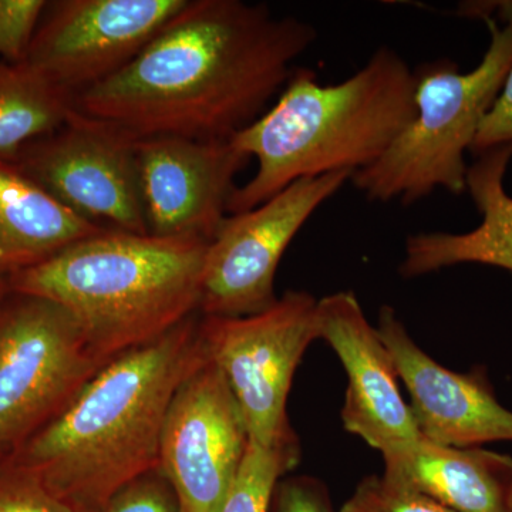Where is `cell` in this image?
<instances>
[{
	"mask_svg": "<svg viewBox=\"0 0 512 512\" xmlns=\"http://www.w3.org/2000/svg\"><path fill=\"white\" fill-rule=\"evenodd\" d=\"M512 146H501L478 157L468 167L470 192L481 224L463 234L421 232L410 235L400 274L404 278L431 274L461 264H481L512 272V197L504 187Z\"/></svg>",
	"mask_w": 512,
	"mask_h": 512,
	"instance_id": "15",
	"label": "cell"
},
{
	"mask_svg": "<svg viewBox=\"0 0 512 512\" xmlns=\"http://www.w3.org/2000/svg\"><path fill=\"white\" fill-rule=\"evenodd\" d=\"M106 229L77 217L15 165L0 161V279Z\"/></svg>",
	"mask_w": 512,
	"mask_h": 512,
	"instance_id": "17",
	"label": "cell"
},
{
	"mask_svg": "<svg viewBox=\"0 0 512 512\" xmlns=\"http://www.w3.org/2000/svg\"><path fill=\"white\" fill-rule=\"evenodd\" d=\"M248 444L241 407L208 356L175 393L161 434L158 471L180 512H221Z\"/></svg>",
	"mask_w": 512,
	"mask_h": 512,
	"instance_id": "10",
	"label": "cell"
},
{
	"mask_svg": "<svg viewBox=\"0 0 512 512\" xmlns=\"http://www.w3.org/2000/svg\"><path fill=\"white\" fill-rule=\"evenodd\" d=\"M275 512H338L328 490L311 477H292L276 485Z\"/></svg>",
	"mask_w": 512,
	"mask_h": 512,
	"instance_id": "25",
	"label": "cell"
},
{
	"mask_svg": "<svg viewBox=\"0 0 512 512\" xmlns=\"http://www.w3.org/2000/svg\"><path fill=\"white\" fill-rule=\"evenodd\" d=\"M0 512H74L18 466L0 467Z\"/></svg>",
	"mask_w": 512,
	"mask_h": 512,
	"instance_id": "22",
	"label": "cell"
},
{
	"mask_svg": "<svg viewBox=\"0 0 512 512\" xmlns=\"http://www.w3.org/2000/svg\"><path fill=\"white\" fill-rule=\"evenodd\" d=\"M187 2L59 0L47 3L23 63L74 96L124 69Z\"/></svg>",
	"mask_w": 512,
	"mask_h": 512,
	"instance_id": "11",
	"label": "cell"
},
{
	"mask_svg": "<svg viewBox=\"0 0 512 512\" xmlns=\"http://www.w3.org/2000/svg\"><path fill=\"white\" fill-rule=\"evenodd\" d=\"M316 37L265 3L188 0L124 69L74 94V110L136 140H231L265 113Z\"/></svg>",
	"mask_w": 512,
	"mask_h": 512,
	"instance_id": "1",
	"label": "cell"
},
{
	"mask_svg": "<svg viewBox=\"0 0 512 512\" xmlns=\"http://www.w3.org/2000/svg\"><path fill=\"white\" fill-rule=\"evenodd\" d=\"M414 93L416 73L390 47L338 84L293 70L274 106L231 138L258 168L235 188L228 214L254 210L301 178L355 174L376 163L416 117Z\"/></svg>",
	"mask_w": 512,
	"mask_h": 512,
	"instance_id": "3",
	"label": "cell"
},
{
	"mask_svg": "<svg viewBox=\"0 0 512 512\" xmlns=\"http://www.w3.org/2000/svg\"><path fill=\"white\" fill-rule=\"evenodd\" d=\"M507 507H508V512H512V481L510 483V487H508Z\"/></svg>",
	"mask_w": 512,
	"mask_h": 512,
	"instance_id": "27",
	"label": "cell"
},
{
	"mask_svg": "<svg viewBox=\"0 0 512 512\" xmlns=\"http://www.w3.org/2000/svg\"><path fill=\"white\" fill-rule=\"evenodd\" d=\"M318 330L319 339L335 350L348 375L345 429L382 454L419 439L412 410L400 394L392 355L355 293L336 292L320 299Z\"/></svg>",
	"mask_w": 512,
	"mask_h": 512,
	"instance_id": "14",
	"label": "cell"
},
{
	"mask_svg": "<svg viewBox=\"0 0 512 512\" xmlns=\"http://www.w3.org/2000/svg\"><path fill=\"white\" fill-rule=\"evenodd\" d=\"M47 3L45 0H0V60L25 62Z\"/></svg>",
	"mask_w": 512,
	"mask_h": 512,
	"instance_id": "21",
	"label": "cell"
},
{
	"mask_svg": "<svg viewBox=\"0 0 512 512\" xmlns=\"http://www.w3.org/2000/svg\"><path fill=\"white\" fill-rule=\"evenodd\" d=\"M208 244L106 229L6 282L63 306L107 365L200 311Z\"/></svg>",
	"mask_w": 512,
	"mask_h": 512,
	"instance_id": "4",
	"label": "cell"
},
{
	"mask_svg": "<svg viewBox=\"0 0 512 512\" xmlns=\"http://www.w3.org/2000/svg\"><path fill=\"white\" fill-rule=\"evenodd\" d=\"M73 96L28 63L0 60V161L12 163L37 138L70 119Z\"/></svg>",
	"mask_w": 512,
	"mask_h": 512,
	"instance_id": "18",
	"label": "cell"
},
{
	"mask_svg": "<svg viewBox=\"0 0 512 512\" xmlns=\"http://www.w3.org/2000/svg\"><path fill=\"white\" fill-rule=\"evenodd\" d=\"M338 512H456L417 491L369 476L357 485Z\"/></svg>",
	"mask_w": 512,
	"mask_h": 512,
	"instance_id": "20",
	"label": "cell"
},
{
	"mask_svg": "<svg viewBox=\"0 0 512 512\" xmlns=\"http://www.w3.org/2000/svg\"><path fill=\"white\" fill-rule=\"evenodd\" d=\"M101 512H180V508L170 483L160 471H153L117 491Z\"/></svg>",
	"mask_w": 512,
	"mask_h": 512,
	"instance_id": "23",
	"label": "cell"
},
{
	"mask_svg": "<svg viewBox=\"0 0 512 512\" xmlns=\"http://www.w3.org/2000/svg\"><path fill=\"white\" fill-rule=\"evenodd\" d=\"M501 146H512V67L493 106L481 120L470 151L480 157Z\"/></svg>",
	"mask_w": 512,
	"mask_h": 512,
	"instance_id": "24",
	"label": "cell"
},
{
	"mask_svg": "<svg viewBox=\"0 0 512 512\" xmlns=\"http://www.w3.org/2000/svg\"><path fill=\"white\" fill-rule=\"evenodd\" d=\"M200 335L244 414L249 441L265 448L296 439L286 416L293 376L319 339L318 301L288 291L256 315L204 316Z\"/></svg>",
	"mask_w": 512,
	"mask_h": 512,
	"instance_id": "7",
	"label": "cell"
},
{
	"mask_svg": "<svg viewBox=\"0 0 512 512\" xmlns=\"http://www.w3.org/2000/svg\"><path fill=\"white\" fill-rule=\"evenodd\" d=\"M8 282L5 279H0V299L5 296V293L8 292Z\"/></svg>",
	"mask_w": 512,
	"mask_h": 512,
	"instance_id": "26",
	"label": "cell"
},
{
	"mask_svg": "<svg viewBox=\"0 0 512 512\" xmlns=\"http://www.w3.org/2000/svg\"><path fill=\"white\" fill-rule=\"evenodd\" d=\"M104 365L59 303L0 299V467L74 402Z\"/></svg>",
	"mask_w": 512,
	"mask_h": 512,
	"instance_id": "6",
	"label": "cell"
},
{
	"mask_svg": "<svg viewBox=\"0 0 512 512\" xmlns=\"http://www.w3.org/2000/svg\"><path fill=\"white\" fill-rule=\"evenodd\" d=\"M136 151L148 234L211 242L228 217L247 154L231 140L173 136L138 138Z\"/></svg>",
	"mask_w": 512,
	"mask_h": 512,
	"instance_id": "12",
	"label": "cell"
},
{
	"mask_svg": "<svg viewBox=\"0 0 512 512\" xmlns=\"http://www.w3.org/2000/svg\"><path fill=\"white\" fill-rule=\"evenodd\" d=\"M386 480L456 512H508L512 458L419 439L383 453Z\"/></svg>",
	"mask_w": 512,
	"mask_h": 512,
	"instance_id": "16",
	"label": "cell"
},
{
	"mask_svg": "<svg viewBox=\"0 0 512 512\" xmlns=\"http://www.w3.org/2000/svg\"><path fill=\"white\" fill-rule=\"evenodd\" d=\"M352 175L301 178L254 210L228 215L205 254L202 315L239 318L271 308L276 271L292 239Z\"/></svg>",
	"mask_w": 512,
	"mask_h": 512,
	"instance_id": "9",
	"label": "cell"
},
{
	"mask_svg": "<svg viewBox=\"0 0 512 512\" xmlns=\"http://www.w3.org/2000/svg\"><path fill=\"white\" fill-rule=\"evenodd\" d=\"M298 437L272 448L249 441L237 480L221 512H269L279 480L298 464Z\"/></svg>",
	"mask_w": 512,
	"mask_h": 512,
	"instance_id": "19",
	"label": "cell"
},
{
	"mask_svg": "<svg viewBox=\"0 0 512 512\" xmlns=\"http://www.w3.org/2000/svg\"><path fill=\"white\" fill-rule=\"evenodd\" d=\"M10 164L77 217L148 234L136 138L113 124L74 110L62 127L32 141Z\"/></svg>",
	"mask_w": 512,
	"mask_h": 512,
	"instance_id": "8",
	"label": "cell"
},
{
	"mask_svg": "<svg viewBox=\"0 0 512 512\" xmlns=\"http://www.w3.org/2000/svg\"><path fill=\"white\" fill-rule=\"evenodd\" d=\"M208 359L200 320L107 363L13 458L74 512H101L131 481L158 471L175 393Z\"/></svg>",
	"mask_w": 512,
	"mask_h": 512,
	"instance_id": "2",
	"label": "cell"
},
{
	"mask_svg": "<svg viewBox=\"0 0 512 512\" xmlns=\"http://www.w3.org/2000/svg\"><path fill=\"white\" fill-rule=\"evenodd\" d=\"M376 329L409 390L410 410L424 439L460 448L512 441V412L498 402L485 372L457 373L439 365L390 306L380 309Z\"/></svg>",
	"mask_w": 512,
	"mask_h": 512,
	"instance_id": "13",
	"label": "cell"
},
{
	"mask_svg": "<svg viewBox=\"0 0 512 512\" xmlns=\"http://www.w3.org/2000/svg\"><path fill=\"white\" fill-rule=\"evenodd\" d=\"M458 15L483 19L490 46L471 72L448 60L416 72V117L376 163L350 178L367 200L409 205L436 188L466 191L464 154L512 67V0L463 3Z\"/></svg>",
	"mask_w": 512,
	"mask_h": 512,
	"instance_id": "5",
	"label": "cell"
}]
</instances>
